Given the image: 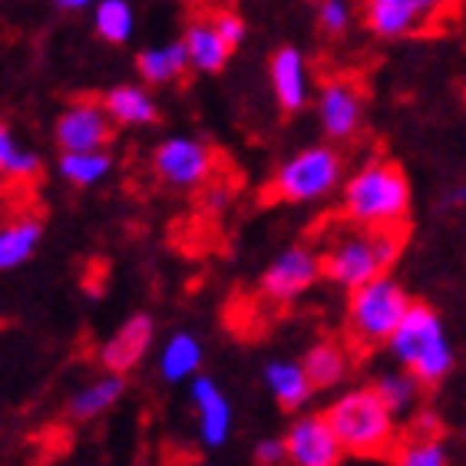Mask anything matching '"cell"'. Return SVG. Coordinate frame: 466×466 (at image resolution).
Returning a JSON list of instances; mask_svg holds the SVG:
<instances>
[{
	"label": "cell",
	"instance_id": "16",
	"mask_svg": "<svg viewBox=\"0 0 466 466\" xmlns=\"http://www.w3.org/2000/svg\"><path fill=\"white\" fill-rule=\"evenodd\" d=\"M265 387L271 390L275 404L288 413L301 410L314 394V384H311V377H308L305 364H301V360H285V358L265 364Z\"/></svg>",
	"mask_w": 466,
	"mask_h": 466
},
{
	"label": "cell",
	"instance_id": "2",
	"mask_svg": "<svg viewBox=\"0 0 466 466\" xmlns=\"http://www.w3.org/2000/svg\"><path fill=\"white\" fill-rule=\"evenodd\" d=\"M410 182L397 162H364L341 192L344 218L364 228H404L410 216Z\"/></svg>",
	"mask_w": 466,
	"mask_h": 466
},
{
	"label": "cell",
	"instance_id": "21",
	"mask_svg": "<svg viewBox=\"0 0 466 466\" xmlns=\"http://www.w3.org/2000/svg\"><path fill=\"white\" fill-rule=\"evenodd\" d=\"M198 368H202V344H198L196 334L176 331L169 341L162 344V350H159L162 380H169V384H182V380L198 377Z\"/></svg>",
	"mask_w": 466,
	"mask_h": 466
},
{
	"label": "cell",
	"instance_id": "28",
	"mask_svg": "<svg viewBox=\"0 0 466 466\" xmlns=\"http://www.w3.org/2000/svg\"><path fill=\"white\" fill-rule=\"evenodd\" d=\"M394 466H450L447 443L440 437H410L397 447Z\"/></svg>",
	"mask_w": 466,
	"mask_h": 466
},
{
	"label": "cell",
	"instance_id": "8",
	"mask_svg": "<svg viewBox=\"0 0 466 466\" xmlns=\"http://www.w3.org/2000/svg\"><path fill=\"white\" fill-rule=\"evenodd\" d=\"M153 169L169 188H206L216 172V153L202 139L169 136L153 149Z\"/></svg>",
	"mask_w": 466,
	"mask_h": 466
},
{
	"label": "cell",
	"instance_id": "30",
	"mask_svg": "<svg viewBox=\"0 0 466 466\" xmlns=\"http://www.w3.org/2000/svg\"><path fill=\"white\" fill-rule=\"evenodd\" d=\"M212 24H216L218 36H222L225 44L232 46V54L238 50V46H242L245 34H248V27H245V20L238 17V14H228V10H225V14H216V17H212Z\"/></svg>",
	"mask_w": 466,
	"mask_h": 466
},
{
	"label": "cell",
	"instance_id": "26",
	"mask_svg": "<svg viewBox=\"0 0 466 466\" xmlns=\"http://www.w3.org/2000/svg\"><path fill=\"white\" fill-rule=\"evenodd\" d=\"M109 169H113V156L106 149H99V153H60V159H56V172L76 188L96 186Z\"/></svg>",
	"mask_w": 466,
	"mask_h": 466
},
{
	"label": "cell",
	"instance_id": "17",
	"mask_svg": "<svg viewBox=\"0 0 466 466\" xmlns=\"http://www.w3.org/2000/svg\"><path fill=\"white\" fill-rule=\"evenodd\" d=\"M103 106H106L109 119L116 126H153L159 123V106L149 96L146 86L136 83H119L113 90L103 93Z\"/></svg>",
	"mask_w": 466,
	"mask_h": 466
},
{
	"label": "cell",
	"instance_id": "5",
	"mask_svg": "<svg viewBox=\"0 0 466 466\" xmlns=\"http://www.w3.org/2000/svg\"><path fill=\"white\" fill-rule=\"evenodd\" d=\"M410 295L404 285L390 275L374 279L368 285L354 288L348 295V334L360 348H380L390 341V334L400 328V321L410 311Z\"/></svg>",
	"mask_w": 466,
	"mask_h": 466
},
{
	"label": "cell",
	"instance_id": "9",
	"mask_svg": "<svg viewBox=\"0 0 466 466\" xmlns=\"http://www.w3.org/2000/svg\"><path fill=\"white\" fill-rule=\"evenodd\" d=\"M318 119L321 129L331 143H350L364 126V109H368V96L360 90L358 80L350 76H331L321 83L318 90Z\"/></svg>",
	"mask_w": 466,
	"mask_h": 466
},
{
	"label": "cell",
	"instance_id": "24",
	"mask_svg": "<svg viewBox=\"0 0 466 466\" xmlns=\"http://www.w3.org/2000/svg\"><path fill=\"white\" fill-rule=\"evenodd\" d=\"M370 387H374L377 397L384 400V407L394 413V417L410 413L413 407H417V400H420V390H423V384L410 370H387V374L377 377Z\"/></svg>",
	"mask_w": 466,
	"mask_h": 466
},
{
	"label": "cell",
	"instance_id": "32",
	"mask_svg": "<svg viewBox=\"0 0 466 466\" xmlns=\"http://www.w3.org/2000/svg\"><path fill=\"white\" fill-rule=\"evenodd\" d=\"M228 202H232V188L222 186V182H208V186H206V208H212V212H222Z\"/></svg>",
	"mask_w": 466,
	"mask_h": 466
},
{
	"label": "cell",
	"instance_id": "19",
	"mask_svg": "<svg viewBox=\"0 0 466 466\" xmlns=\"http://www.w3.org/2000/svg\"><path fill=\"white\" fill-rule=\"evenodd\" d=\"M44 238V222L36 216H17L0 225V271H14L34 258Z\"/></svg>",
	"mask_w": 466,
	"mask_h": 466
},
{
	"label": "cell",
	"instance_id": "33",
	"mask_svg": "<svg viewBox=\"0 0 466 466\" xmlns=\"http://www.w3.org/2000/svg\"><path fill=\"white\" fill-rule=\"evenodd\" d=\"M93 0H56V7L60 10H83V7H90Z\"/></svg>",
	"mask_w": 466,
	"mask_h": 466
},
{
	"label": "cell",
	"instance_id": "14",
	"mask_svg": "<svg viewBox=\"0 0 466 466\" xmlns=\"http://www.w3.org/2000/svg\"><path fill=\"white\" fill-rule=\"evenodd\" d=\"M156 341V324L149 314H133L129 321H123L116 331L109 334L106 344L99 348V364L106 374H126L133 370L139 360L149 354Z\"/></svg>",
	"mask_w": 466,
	"mask_h": 466
},
{
	"label": "cell",
	"instance_id": "31",
	"mask_svg": "<svg viewBox=\"0 0 466 466\" xmlns=\"http://www.w3.org/2000/svg\"><path fill=\"white\" fill-rule=\"evenodd\" d=\"M281 460H288L285 440H261L255 447V463L258 466H279Z\"/></svg>",
	"mask_w": 466,
	"mask_h": 466
},
{
	"label": "cell",
	"instance_id": "27",
	"mask_svg": "<svg viewBox=\"0 0 466 466\" xmlns=\"http://www.w3.org/2000/svg\"><path fill=\"white\" fill-rule=\"evenodd\" d=\"M96 34L106 44H126L133 36V7L126 0H99L96 4Z\"/></svg>",
	"mask_w": 466,
	"mask_h": 466
},
{
	"label": "cell",
	"instance_id": "29",
	"mask_svg": "<svg viewBox=\"0 0 466 466\" xmlns=\"http://www.w3.org/2000/svg\"><path fill=\"white\" fill-rule=\"evenodd\" d=\"M318 27L324 30L328 36H341L350 30V20H354V7L350 0H318Z\"/></svg>",
	"mask_w": 466,
	"mask_h": 466
},
{
	"label": "cell",
	"instance_id": "15",
	"mask_svg": "<svg viewBox=\"0 0 466 466\" xmlns=\"http://www.w3.org/2000/svg\"><path fill=\"white\" fill-rule=\"evenodd\" d=\"M271 93L285 113H301L311 99V80H308V63L298 46H279L268 60Z\"/></svg>",
	"mask_w": 466,
	"mask_h": 466
},
{
	"label": "cell",
	"instance_id": "10",
	"mask_svg": "<svg viewBox=\"0 0 466 466\" xmlns=\"http://www.w3.org/2000/svg\"><path fill=\"white\" fill-rule=\"evenodd\" d=\"M113 126L103 99H76L56 116L54 139L60 153H99L113 139Z\"/></svg>",
	"mask_w": 466,
	"mask_h": 466
},
{
	"label": "cell",
	"instance_id": "23",
	"mask_svg": "<svg viewBox=\"0 0 466 466\" xmlns=\"http://www.w3.org/2000/svg\"><path fill=\"white\" fill-rule=\"evenodd\" d=\"M301 364H305L308 377H311L314 390H331V387H338L348 377L350 354L338 341H321L308 350Z\"/></svg>",
	"mask_w": 466,
	"mask_h": 466
},
{
	"label": "cell",
	"instance_id": "18",
	"mask_svg": "<svg viewBox=\"0 0 466 466\" xmlns=\"http://www.w3.org/2000/svg\"><path fill=\"white\" fill-rule=\"evenodd\" d=\"M182 44H186V50H188L192 70H198V73H222L228 56H232V46L218 36L212 20H192L186 27Z\"/></svg>",
	"mask_w": 466,
	"mask_h": 466
},
{
	"label": "cell",
	"instance_id": "11",
	"mask_svg": "<svg viewBox=\"0 0 466 466\" xmlns=\"http://www.w3.org/2000/svg\"><path fill=\"white\" fill-rule=\"evenodd\" d=\"M324 279L321 271V251H314L311 245H291L271 261L265 275H261V295L288 305L314 288V281Z\"/></svg>",
	"mask_w": 466,
	"mask_h": 466
},
{
	"label": "cell",
	"instance_id": "25",
	"mask_svg": "<svg viewBox=\"0 0 466 466\" xmlns=\"http://www.w3.org/2000/svg\"><path fill=\"white\" fill-rule=\"evenodd\" d=\"M44 169V162L34 149L20 146L7 123H0V176L10 182H34Z\"/></svg>",
	"mask_w": 466,
	"mask_h": 466
},
{
	"label": "cell",
	"instance_id": "7",
	"mask_svg": "<svg viewBox=\"0 0 466 466\" xmlns=\"http://www.w3.org/2000/svg\"><path fill=\"white\" fill-rule=\"evenodd\" d=\"M460 0H364V24L380 40L431 34L457 14Z\"/></svg>",
	"mask_w": 466,
	"mask_h": 466
},
{
	"label": "cell",
	"instance_id": "4",
	"mask_svg": "<svg viewBox=\"0 0 466 466\" xmlns=\"http://www.w3.org/2000/svg\"><path fill=\"white\" fill-rule=\"evenodd\" d=\"M350 457H387L397 447V417L374 387H354L324 413Z\"/></svg>",
	"mask_w": 466,
	"mask_h": 466
},
{
	"label": "cell",
	"instance_id": "6",
	"mask_svg": "<svg viewBox=\"0 0 466 466\" xmlns=\"http://www.w3.org/2000/svg\"><path fill=\"white\" fill-rule=\"evenodd\" d=\"M344 182V156L334 146H308L279 166L268 182V198L275 202H321Z\"/></svg>",
	"mask_w": 466,
	"mask_h": 466
},
{
	"label": "cell",
	"instance_id": "1",
	"mask_svg": "<svg viewBox=\"0 0 466 466\" xmlns=\"http://www.w3.org/2000/svg\"><path fill=\"white\" fill-rule=\"evenodd\" d=\"M404 248L407 228H364L350 222L321 248V271L331 285L354 291L368 281L390 275Z\"/></svg>",
	"mask_w": 466,
	"mask_h": 466
},
{
	"label": "cell",
	"instance_id": "12",
	"mask_svg": "<svg viewBox=\"0 0 466 466\" xmlns=\"http://www.w3.org/2000/svg\"><path fill=\"white\" fill-rule=\"evenodd\" d=\"M285 450L291 466H341L348 457V450L324 413L298 417L285 433Z\"/></svg>",
	"mask_w": 466,
	"mask_h": 466
},
{
	"label": "cell",
	"instance_id": "22",
	"mask_svg": "<svg viewBox=\"0 0 466 466\" xmlns=\"http://www.w3.org/2000/svg\"><path fill=\"white\" fill-rule=\"evenodd\" d=\"M123 390H126L123 374H103L70 397L66 413H70L73 420H93V417L106 413L109 407L116 404L119 397H123Z\"/></svg>",
	"mask_w": 466,
	"mask_h": 466
},
{
	"label": "cell",
	"instance_id": "3",
	"mask_svg": "<svg viewBox=\"0 0 466 466\" xmlns=\"http://www.w3.org/2000/svg\"><path fill=\"white\" fill-rule=\"evenodd\" d=\"M387 350L423 387H437L440 380H447L453 364H457L447 324H443V318L431 305H423V301H413L410 305L400 328L390 334Z\"/></svg>",
	"mask_w": 466,
	"mask_h": 466
},
{
	"label": "cell",
	"instance_id": "20",
	"mask_svg": "<svg viewBox=\"0 0 466 466\" xmlns=\"http://www.w3.org/2000/svg\"><path fill=\"white\" fill-rule=\"evenodd\" d=\"M136 70H139V76H143L146 83L166 86V83H176L179 76H186V73L192 70V63H188L186 44H182V40H172V44L143 50V54L136 56Z\"/></svg>",
	"mask_w": 466,
	"mask_h": 466
},
{
	"label": "cell",
	"instance_id": "13",
	"mask_svg": "<svg viewBox=\"0 0 466 466\" xmlns=\"http://www.w3.org/2000/svg\"><path fill=\"white\" fill-rule=\"evenodd\" d=\"M188 400H192L198 417V440L208 450L225 447L228 437H232V404H228L222 387L208 374H198L188 384Z\"/></svg>",
	"mask_w": 466,
	"mask_h": 466
}]
</instances>
